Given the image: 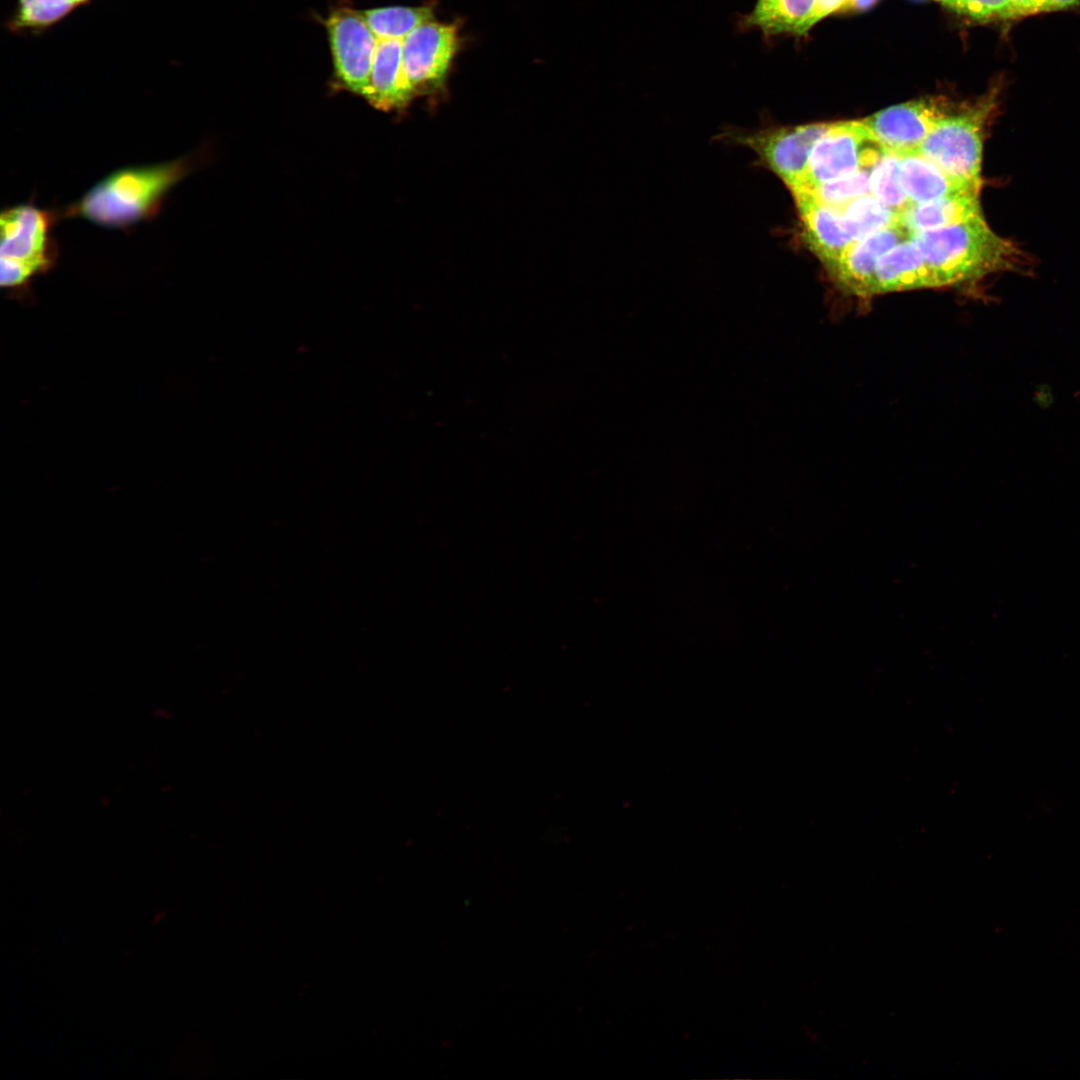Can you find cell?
Masks as SVG:
<instances>
[{"label":"cell","instance_id":"obj_18","mask_svg":"<svg viewBox=\"0 0 1080 1080\" xmlns=\"http://www.w3.org/2000/svg\"><path fill=\"white\" fill-rule=\"evenodd\" d=\"M378 39H404L423 23L432 21L431 7L392 6L360 12Z\"/></svg>","mask_w":1080,"mask_h":1080},{"label":"cell","instance_id":"obj_17","mask_svg":"<svg viewBox=\"0 0 1080 1080\" xmlns=\"http://www.w3.org/2000/svg\"><path fill=\"white\" fill-rule=\"evenodd\" d=\"M92 0H16L8 20L13 33L40 34Z\"/></svg>","mask_w":1080,"mask_h":1080},{"label":"cell","instance_id":"obj_3","mask_svg":"<svg viewBox=\"0 0 1080 1080\" xmlns=\"http://www.w3.org/2000/svg\"><path fill=\"white\" fill-rule=\"evenodd\" d=\"M64 213L43 209L32 202L4 209L0 217V284L11 292L28 289L31 281L57 263L58 246L52 235Z\"/></svg>","mask_w":1080,"mask_h":1080},{"label":"cell","instance_id":"obj_20","mask_svg":"<svg viewBox=\"0 0 1080 1080\" xmlns=\"http://www.w3.org/2000/svg\"><path fill=\"white\" fill-rule=\"evenodd\" d=\"M871 195L900 214L911 203L902 188L899 177V156L886 151L874 165L870 174Z\"/></svg>","mask_w":1080,"mask_h":1080},{"label":"cell","instance_id":"obj_25","mask_svg":"<svg viewBox=\"0 0 1080 1080\" xmlns=\"http://www.w3.org/2000/svg\"><path fill=\"white\" fill-rule=\"evenodd\" d=\"M1079 4L1080 0H1043L1042 12L1073 8Z\"/></svg>","mask_w":1080,"mask_h":1080},{"label":"cell","instance_id":"obj_19","mask_svg":"<svg viewBox=\"0 0 1080 1080\" xmlns=\"http://www.w3.org/2000/svg\"><path fill=\"white\" fill-rule=\"evenodd\" d=\"M844 228L853 241L861 240L899 222V214L871 194L849 203L842 211Z\"/></svg>","mask_w":1080,"mask_h":1080},{"label":"cell","instance_id":"obj_22","mask_svg":"<svg viewBox=\"0 0 1080 1080\" xmlns=\"http://www.w3.org/2000/svg\"><path fill=\"white\" fill-rule=\"evenodd\" d=\"M948 9L980 22L1016 19L1010 0H940Z\"/></svg>","mask_w":1080,"mask_h":1080},{"label":"cell","instance_id":"obj_21","mask_svg":"<svg viewBox=\"0 0 1080 1080\" xmlns=\"http://www.w3.org/2000/svg\"><path fill=\"white\" fill-rule=\"evenodd\" d=\"M872 169H862L852 175L819 185L811 190L800 191L809 193L820 203L841 212L849 203L871 194L870 174Z\"/></svg>","mask_w":1080,"mask_h":1080},{"label":"cell","instance_id":"obj_11","mask_svg":"<svg viewBox=\"0 0 1080 1080\" xmlns=\"http://www.w3.org/2000/svg\"><path fill=\"white\" fill-rule=\"evenodd\" d=\"M792 195L804 241L829 272L853 242L844 228L841 212L820 203L805 191H796Z\"/></svg>","mask_w":1080,"mask_h":1080},{"label":"cell","instance_id":"obj_7","mask_svg":"<svg viewBox=\"0 0 1080 1080\" xmlns=\"http://www.w3.org/2000/svg\"><path fill=\"white\" fill-rule=\"evenodd\" d=\"M335 76L345 88L368 98L370 76L378 38L360 11L334 10L325 22Z\"/></svg>","mask_w":1080,"mask_h":1080},{"label":"cell","instance_id":"obj_16","mask_svg":"<svg viewBox=\"0 0 1080 1080\" xmlns=\"http://www.w3.org/2000/svg\"><path fill=\"white\" fill-rule=\"evenodd\" d=\"M817 0H757L745 25L768 35L805 34V24Z\"/></svg>","mask_w":1080,"mask_h":1080},{"label":"cell","instance_id":"obj_15","mask_svg":"<svg viewBox=\"0 0 1080 1080\" xmlns=\"http://www.w3.org/2000/svg\"><path fill=\"white\" fill-rule=\"evenodd\" d=\"M983 214L979 193H958L924 203L910 204L899 223L911 234L948 227Z\"/></svg>","mask_w":1080,"mask_h":1080},{"label":"cell","instance_id":"obj_12","mask_svg":"<svg viewBox=\"0 0 1080 1080\" xmlns=\"http://www.w3.org/2000/svg\"><path fill=\"white\" fill-rule=\"evenodd\" d=\"M923 288H936L935 282L920 250L910 238L880 257L871 296Z\"/></svg>","mask_w":1080,"mask_h":1080},{"label":"cell","instance_id":"obj_4","mask_svg":"<svg viewBox=\"0 0 1080 1080\" xmlns=\"http://www.w3.org/2000/svg\"><path fill=\"white\" fill-rule=\"evenodd\" d=\"M997 98L998 92L993 89L974 103L950 111L936 122L915 152L980 190L983 145L997 112Z\"/></svg>","mask_w":1080,"mask_h":1080},{"label":"cell","instance_id":"obj_23","mask_svg":"<svg viewBox=\"0 0 1080 1080\" xmlns=\"http://www.w3.org/2000/svg\"><path fill=\"white\" fill-rule=\"evenodd\" d=\"M850 0H817L812 14L805 24V34L809 29L829 14L844 10Z\"/></svg>","mask_w":1080,"mask_h":1080},{"label":"cell","instance_id":"obj_5","mask_svg":"<svg viewBox=\"0 0 1080 1080\" xmlns=\"http://www.w3.org/2000/svg\"><path fill=\"white\" fill-rule=\"evenodd\" d=\"M886 151L862 120L831 122L812 149L802 183L791 193L873 168Z\"/></svg>","mask_w":1080,"mask_h":1080},{"label":"cell","instance_id":"obj_2","mask_svg":"<svg viewBox=\"0 0 1080 1080\" xmlns=\"http://www.w3.org/2000/svg\"><path fill=\"white\" fill-rule=\"evenodd\" d=\"M192 155L121 168L91 187L64 210L105 228H129L157 216L168 192L194 167Z\"/></svg>","mask_w":1080,"mask_h":1080},{"label":"cell","instance_id":"obj_9","mask_svg":"<svg viewBox=\"0 0 1080 1080\" xmlns=\"http://www.w3.org/2000/svg\"><path fill=\"white\" fill-rule=\"evenodd\" d=\"M950 111L944 98L924 97L885 108L862 122L886 150L902 156L915 152Z\"/></svg>","mask_w":1080,"mask_h":1080},{"label":"cell","instance_id":"obj_26","mask_svg":"<svg viewBox=\"0 0 1080 1080\" xmlns=\"http://www.w3.org/2000/svg\"><path fill=\"white\" fill-rule=\"evenodd\" d=\"M878 0H850L844 10H866Z\"/></svg>","mask_w":1080,"mask_h":1080},{"label":"cell","instance_id":"obj_8","mask_svg":"<svg viewBox=\"0 0 1080 1080\" xmlns=\"http://www.w3.org/2000/svg\"><path fill=\"white\" fill-rule=\"evenodd\" d=\"M458 49L455 24L429 21L402 39V66L414 93L441 89Z\"/></svg>","mask_w":1080,"mask_h":1080},{"label":"cell","instance_id":"obj_10","mask_svg":"<svg viewBox=\"0 0 1080 1080\" xmlns=\"http://www.w3.org/2000/svg\"><path fill=\"white\" fill-rule=\"evenodd\" d=\"M909 238L910 233L898 222L864 239L853 241L829 273L846 293L871 297L878 260L895 245Z\"/></svg>","mask_w":1080,"mask_h":1080},{"label":"cell","instance_id":"obj_14","mask_svg":"<svg viewBox=\"0 0 1080 1080\" xmlns=\"http://www.w3.org/2000/svg\"><path fill=\"white\" fill-rule=\"evenodd\" d=\"M899 177L911 204L980 190L951 176L929 158L912 152L899 156Z\"/></svg>","mask_w":1080,"mask_h":1080},{"label":"cell","instance_id":"obj_24","mask_svg":"<svg viewBox=\"0 0 1080 1080\" xmlns=\"http://www.w3.org/2000/svg\"><path fill=\"white\" fill-rule=\"evenodd\" d=\"M1016 18L1035 15L1042 12L1043 0H1010Z\"/></svg>","mask_w":1080,"mask_h":1080},{"label":"cell","instance_id":"obj_6","mask_svg":"<svg viewBox=\"0 0 1080 1080\" xmlns=\"http://www.w3.org/2000/svg\"><path fill=\"white\" fill-rule=\"evenodd\" d=\"M830 123H810L755 131L734 130L723 137L752 150L759 163L793 191L802 183L812 149Z\"/></svg>","mask_w":1080,"mask_h":1080},{"label":"cell","instance_id":"obj_1","mask_svg":"<svg viewBox=\"0 0 1080 1080\" xmlns=\"http://www.w3.org/2000/svg\"><path fill=\"white\" fill-rule=\"evenodd\" d=\"M910 239L920 250L936 288L975 285L994 274L1031 270V259L1024 250L994 232L983 214L913 233Z\"/></svg>","mask_w":1080,"mask_h":1080},{"label":"cell","instance_id":"obj_27","mask_svg":"<svg viewBox=\"0 0 1080 1080\" xmlns=\"http://www.w3.org/2000/svg\"><path fill=\"white\" fill-rule=\"evenodd\" d=\"M940 1V0H939Z\"/></svg>","mask_w":1080,"mask_h":1080},{"label":"cell","instance_id":"obj_13","mask_svg":"<svg viewBox=\"0 0 1080 1080\" xmlns=\"http://www.w3.org/2000/svg\"><path fill=\"white\" fill-rule=\"evenodd\" d=\"M414 93L402 66V39H379L374 54L367 101L382 110L406 106Z\"/></svg>","mask_w":1080,"mask_h":1080}]
</instances>
